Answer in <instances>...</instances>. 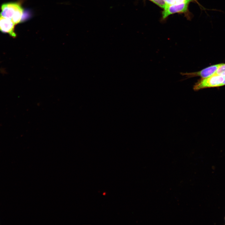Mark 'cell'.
Instances as JSON below:
<instances>
[{
  "mask_svg": "<svg viewBox=\"0 0 225 225\" xmlns=\"http://www.w3.org/2000/svg\"><path fill=\"white\" fill-rule=\"evenodd\" d=\"M1 15L12 22L15 25L21 22L23 9L18 2H8L2 4Z\"/></svg>",
  "mask_w": 225,
  "mask_h": 225,
  "instance_id": "obj_1",
  "label": "cell"
},
{
  "mask_svg": "<svg viewBox=\"0 0 225 225\" xmlns=\"http://www.w3.org/2000/svg\"><path fill=\"white\" fill-rule=\"evenodd\" d=\"M225 76L212 75L205 78L200 79L196 82L193 87L195 91L210 88L221 86Z\"/></svg>",
  "mask_w": 225,
  "mask_h": 225,
  "instance_id": "obj_2",
  "label": "cell"
},
{
  "mask_svg": "<svg viewBox=\"0 0 225 225\" xmlns=\"http://www.w3.org/2000/svg\"><path fill=\"white\" fill-rule=\"evenodd\" d=\"M223 64L221 63L212 65L197 72L181 73V74L188 78L200 77L202 78H205L212 75Z\"/></svg>",
  "mask_w": 225,
  "mask_h": 225,
  "instance_id": "obj_3",
  "label": "cell"
},
{
  "mask_svg": "<svg viewBox=\"0 0 225 225\" xmlns=\"http://www.w3.org/2000/svg\"><path fill=\"white\" fill-rule=\"evenodd\" d=\"M189 2H186L172 5L167 4L162 13L163 19L176 13L184 12L187 10Z\"/></svg>",
  "mask_w": 225,
  "mask_h": 225,
  "instance_id": "obj_4",
  "label": "cell"
},
{
  "mask_svg": "<svg viewBox=\"0 0 225 225\" xmlns=\"http://www.w3.org/2000/svg\"><path fill=\"white\" fill-rule=\"evenodd\" d=\"M15 25L11 20L0 15V30L2 32L8 33L13 38L16 37Z\"/></svg>",
  "mask_w": 225,
  "mask_h": 225,
  "instance_id": "obj_5",
  "label": "cell"
},
{
  "mask_svg": "<svg viewBox=\"0 0 225 225\" xmlns=\"http://www.w3.org/2000/svg\"><path fill=\"white\" fill-rule=\"evenodd\" d=\"M212 75H225V63L220 66Z\"/></svg>",
  "mask_w": 225,
  "mask_h": 225,
  "instance_id": "obj_6",
  "label": "cell"
},
{
  "mask_svg": "<svg viewBox=\"0 0 225 225\" xmlns=\"http://www.w3.org/2000/svg\"><path fill=\"white\" fill-rule=\"evenodd\" d=\"M162 8H164L167 4L164 0H150Z\"/></svg>",
  "mask_w": 225,
  "mask_h": 225,
  "instance_id": "obj_7",
  "label": "cell"
},
{
  "mask_svg": "<svg viewBox=\"0 0 225 225\" xmlns=\"http://www.w3.org/2000/svg\"><path fill=\"white\" fill-rule=\"evenodd\" d=\"M166 3L168 5H172L176 4L175 0H164Z\"/></svg>",
  "mask_w": 225,
  "mask_h": 225,
  "instance_id": "obj_8",
  "label": "cell"
},
{
  "mask_svg": "<svg viewBox=\"0 0 225 225\" xmlns=\"http://www.w3.org/2000/svg\"><path fill=\"white\" fill-rule=\"evenodd\" d=\"M176 4L180 3L183 2H189L192 0H175Z\"/></svg>",
  "mask_w": 225,
  "mask_h": 225,
  "instance_id": "obj_9",
  "label": "cell"
},
{
  "mask_svg": "<svg viewBox=\"0 0 225 225\" xmlns=\"http://www.w3.org/2000/svg\"><path fill=\"white\" fill-rule=\"evenodd\" d=\"M224 79L223 80V82H222V83L221 85V86H223L224 85H225V75Z\"/></svg>",
  "mask_w": 225,
  "mask_h": 225,
  "instance_id": "obj_10",
  "label": "cell"
}]
</instances>
